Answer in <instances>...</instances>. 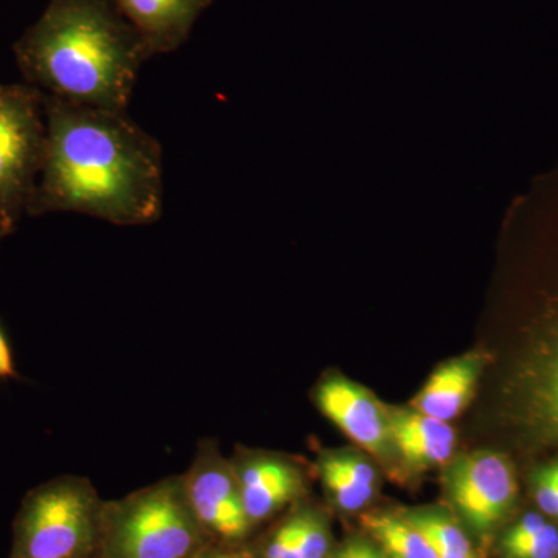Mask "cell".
I'll return each mask as SVG.
<instances>
[{"instance_id": "obj_1", "label": "cell", "mask_w": 558, "mask_h": 558, "mask_svg": "<svg viewBox=\"0 0 558 558\" xmlns=\"http://www.w3.org/2000/svg\"><path fill=\"white\" fill-rule=\"evenodd\" d=\"M47 145L27 215L81 213L146 226L163 208L161 146L126 112L44 95Z\"/></svg>"}, {"instance_id": "obj_2", "label": "cell", "mask_w": 558, "mask_h": 558, "mask_svg": "<svg viewBox=\"0 0 558 558\" xmlns=\"http://www.w3.org/2000/svg\"><path fill=\"white\" fill-rule=\"evenodd\" d=\"M13 51L25 83L44 95L113 112H126L149 60L110 0H49Z\"/></svg>"}, {"instance_id": "obj_3", "label": "cell", "mask_w": 558, "mask_h": 558, "mask_svg": "<svg viewBox=\"0 0 558 558\" xmlns=\"http://www.w3.org/2000/svg\"><path fill=\"white\" fill-rule=\"evenodd\" d=\"M211 545L174 475L105 502L97 558H196Z\"/></svg>"}, {"instance_id": "obj_4", "label": "cell", "mask_w": 558, "mask_h": 558, "mask_svg": "<svg viewBox=\"0 0 558 558\" xmlns=\"http://www.w3.org/2000/svg\"><path fill=\"white\" fill-rule=\"evenodd\" d=\"M105 502L84 476L31 488L13 520L9 558H97Z\"/></svg>"}, {"instance_id": "obj_5", "label": "cell", "mask_w": 558, "mask_h": 558, "mask_svg": "<svg viewBox=\"0 0 558 558\" xmlns=\"http://www.w3.org/2000/svg\"><path fill=\"white\" fill-rule=\"evenodd\" d=\"M47 145L44 94L31 84H0V230H16L35 193Z\"/></svg>"}, {"instance_id": "obj_6", "label": "cell", "mask_w": 558, "mask_h": 558, "mask_svg": "<svg viewBox=\"0 0 558 558\" xmlns=\"http://www.w3.org/2000/svg\"><path fill=\"white\" fill-rule=\"evenodd\" d=\"M182 481L191 509L209 542L244 546L255 526L245 512L233 465L220 453L215 439L205 438L197 444Z\"/></svg>"}, {"instance_id": "obj_7", "label": "cell", "mask_w": 558, "mask_h": 558, "mask_svg": "<svg viewBox=\"0 0 558 558\" xmlns=\"http://www.w3.org/2000/svg\"><path fill=\"white\" fill-rule=\"evenodd\" d=\"M447 490L451 505L468 527L480 537H487L515 505V472L502 454L476 451L451 465Z\"/></svg>"}, {"instance_id": "obj_8", "label": "cell", "mask_w": 558, "mask_h": 558, "mask_svg": "<svg viewBox=\"0 0 558 558\" xmlns=\"http://www.w3.org/2000/svg\"><path fill=\"white\" fill-rule=\"evenodd\" d=\"M253 526L274 519L306 490L303 470L282 454L238 449L230 459Z\"/></svg>"}, {"instance_id": "obj_9", "label": "cell", "mask_w": 558, "mask_h": 558, "mask_svg": "<svg viewBox=\"0 0 558 558\" xmlns=\"http://www.w3.org/2000/svg\"><path fill=\"white\" fill-rule=\"evenodd\" d=\"M315 402L344 435L369 453L384 457L395 447L387 411L360 385L330 376L318 385Z\"/></svg>"}, {"instance_id": "obj_10", "label": "cell", "mask_w": 558, "mask_h": 558, "mask_svg": "<svg viewBox=\"0 0 558 558\" xmlns=\"http://www.w3.org/2000/svg\"><path fill=\"white\" fill-rule=\"evenodd\" d=\"M145 44L149 58L178 50L213 0H110Z\"/></svg>"}, {"instance_id": "obj_11", "label": "cell", "mask_w": 558, "mask_h": 558, "mask_svg": "<svg viewBox=\"0 0 558 558\" xmlns=\"http://www.w3.org/2000/svg\"><path fill=\"white\" fill-rule=\"evenodd\" d=\"M520 373L529 422L538 435L558 440V318L532 348Z\"/></svg>"}, {"instance_id": "obj_12", "label": "cell", "mask_w": 558, "mask_h": 558, "mask_svg": "<svg viewBox=\"0 0 558 558\" xmlns=\"http://www.w3.org/2000/svg\"><path fill=\"white\" fill-rule=\"evenodd\" d=\"M392 446L411 468L429 469L453 457L454 436L450 422L411 411L388 413Z\"/></svg>"}, {"instance_id": "obj_13", "label": "cell", "mask_w": 558, "mask_h": 558, "mask_svg": "<svg viewBox=\"0 0 558 558\" xmlns=\"http://www.w3.org/2000/svg\"><path fill=\"white\" fill-rule=\"evenodd\" d=\"M483 359L475 354L451 360L429 377L416 396L413 410L450 422L464 410L478 381Z\"/></svg>"}, {"instance_id": "obj_14", "label": "cell", "mask_w": 558, "mask_h": 558, "mask_svg": "<svg viewBox=\"0 0 558 558\" xmlns=\"http://www.w3.org/2000/svg\"><path fill=\"white\" fill-rule=\"evenodd\" d=\"M318 475L330 501L343 512L365 509L376 495V469L359 454L347 451L322 454Z\"/></svg>"}, {"instance_id": "obj_15", "label": "cell", "mask_w": 558, "mask_h": 558, "mask_svg": "<svg viewBox=\"0 0 558 558\" xmlns=\"http://www.w3.org/2000/svg\"><path fill=\"white\" fill-rule=\"evenodd\" d=\"M363 526L387 558H438L427 537L405 515L366 513Z\"/></svg>"}, {"instance_id": "obj_16", "label": "cell", "mask_w": 558, "mask_h": 558, "mask_svg": "<svg viewBox=\"0 0 558 558\" xmlns=\"http://www.w3.org/2000/svg\"><path fill=\"white\" fill-rule=\"evenodd\" d=\"M405 517L427 537L436 557L478 558L465 529L447 513L422 509L405 513Z\"/></svg>"}, {"instance_id": "obj_17", "label": "cell", "mask_w": 558, "mask_h": 558, "mask_svg": "<svg viewBox=\"0 0 558 558\" xmlns=\"http://www.w3.org/2000/svg\"><path fill=\"white\" fill-rule=\"evenodd\" d=\"M296 521V549L300 558H330V534L322 513L310 506L293 510Z\"/></svg>"}, {"instance_id": "obj_18", "label": "cell", "mask_w": 558, "mask_h": 558, "mask_svg": "<svg viewBox=\"0 0 558 558\" xmlns=\"http://www.w3.org/2000/svg\"><path fill=\"white\" fill-rule=\"evenodd\" d=\"M501 546L508 558H558V527L548 521L535 534Z\"/></svg>"}, {"instance_id": "obj_19", "label": "cell", "mask_w": 558, "mask_h": 558, "mask_svg": "<svg viewBox=\"0 0 558 558\" xmlns=\"http://www.w3.org/2000/svg\"><path fill=\"white\" fill-rule=\"evenodd\" d=\"M534 497L539 512L556 519L558 510V461L546 465L535 475Z\"/></svg>"}, {"instance_id": "obj_20", "label": "cell", "mask_w": 558, "mask_h": 558, "mask_svg": "<svg viewBox=\"0 0 558 558\" xmlns=\"http://www.w3.org/2000/svg\"><path fill=\"white\" fill-rule=\"evenodd\" d=\"M330 558H387L373 539L351 538L340 546Z\"/></svg>"}, {"instance_id": "obj_21", "label": "cell", "mask_w": 558, "mask_h": 558, "mask_svg": "<svg viewBox=\"0 0 558 558\" xmlns=\"http://www.w3.org/2000/svg\"><path fill=\"white\" fill-rule=\"evenodd\" d=\"M196 558H258L253 550L245 548V546H208L204 553L199 554Z\"/></svg>"}, {"instance_id": "obj_22", "label": "cell", "mask_w": 558, "mask_h": 558, "mask_svg": "<svg viewBox=\"0 0 558 558\" xmlns=\"http://www.w3.org/2000/svg\"><path fill=\"white\" fill-rule=\"evenodd\" d=\"M16 366H14L13 352L5 333L0 328V379H13L16 377Z\"/></svg>"}, {"instance_id": "obj_23", "label": "cell", "mask_w": 558, "mask_h": 558, "mask_svg": "<svg viewBox=\"0 0 558 558\" xmlns=\"http://www.w3.org/2000/svg\"><path fill=\"white\" fill-rule=\"evenodd\" d=\"M5 236H7V234L3 233L2 230H0V242H2L3 238H5Z\"/></svg>"}, {"instance_id": "obj_24", "label": "cell", "mask_w": 558, "mask_h": 558, "mask_svg": "<svg viewBox=\"0 0 558 558\" xmlns=\"http://www.w3.org/2000/svg\"><path fill=\"white\" fill-rule=\"evenodd\" d=\"M554 520H556V521H557V523H558V510H557L556 519H554Z\"/></svg>"}]
</instances>
